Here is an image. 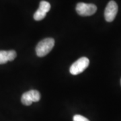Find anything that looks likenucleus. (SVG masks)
Instances as JSON below:
<instances>
[{
  "label": "nucleus",
  "mask_w": 121,
  "mask_h": 121,
  "mask_svg": "<svg viewBox=\"0 0 121 121\" xmlns=\"http://www.w3.org/2000/svg\"><path fill=\"white\" fill-rule=\"evenodd\" d=\"M55 45V40L51 38L43 39L40 42H39L36 47V52L37 56L42 57L44 56L51 51L52 48Z\"/></svg>",
  "instance_id": "f257e3e1"
},
{
  "label": "nucleus",
  "mask_w": 121,
  "mask_h": 121,
  "mask_svg": "<svg viewBox=\"0 0 121 121\" xmlns=\"http://www.w3.org/2000/svg\"><path fill=\"white\" fill-rule=\"evenodd\" d=\"M89 64H90V60L87 57L83 56L82 58L79 59L78 60H76L71 66L69 71L71 74L76 75L82 73L85 69H87V67L89 66Z\"/></svg>",
  "instance_id": "f03ea898"
},
{
  "label": "nucleus",
  "mask_w": 121,
  "mask_h": 121,
  "mask_svg": "<svg viewBox=\"0 0 121 121\" xmlns=\"http://www.w3.org/2000/svg\"><path fill=\"white\" fill-rule=\"evenodd\" d=\"M76 11L82 16H90L95 13L97 7L92 4L78 3L76 5Z\"/></svg>",
  "instance_id": "7ed1b4c3"
},
{
  "label": "nucleus",
  "mask_w": 121,
  "mask_h": 121,
  "mask_svg": "<svg viewBox=\"0 0 121 121\" xmlns=\"http://www.w3.org/2000/svg\"><path fill=\"white\" fill-rule=\"evenodd\" d=\"M40 99V94L37 90H30L24 93L21 98V101L25 106H30L32 102H39Z\"/></svg>",
  "instance_id": "20e7f679"
},
{
  "label": "nucleus",
  "mask_w": 121,
  "mask_h": 121,
  "mask_svg": "<svg viewBox=\"0 0 121 121\" xmlns=\"http://www.w3.org/2000/svg\"><path fill=\"white\" fill-rule=\"evenodd\" d=\"M118 12V5L114 1H110L104 11V17L106 20L108 22H112L117 16Z\"/></svg>",
  "instance_id": "39448f33"
},
{
  "label": "nucleus",
  "mask_w": 121,
  "mask_h": 121,
  "mask_svg": "<svg viewBox=\"0 0 121 121\" xmlns=\"http://www.w3.org/2000/svg\"><path fill=\"white\" fill-rule=\"evenodd\" d=\"M17 54L15 51H0V65L5 64L8 61H12L15 59Z\"/></svg>",
  "instance_id": "423d86ee"
},
{
  "label": "nucleus",
  "mask_w": 121,
  "mask_h": 121,
  "mask_svg": "<svg viewBox=\"0 0 121 121\" xmlns=\"http://www.w3.org/2000/svg\"><path fill=\"white\" fill-rule=\"evenodd\" d=\"M46 15H47L46 12H44V11L39 8L36 11V12L34 13V16L33 17H34V19H35V20L40 21V20H42L43 18H44L45 16H46Z\"/></svg>",
  "instance_id": "0eeeda50"
},
{
  "label": "nucleus",
  "mask_w": 121,
  "mask_h": 121,
  "mask_svg": "<svg viewBox=\"0 0 121 121\" xmlns=\"http://www.w3.org/2000/svg\"><path fill=\"white\" fill-rule=\"evenodd\" d=\"M39 9L47 13L51 9V4L46 1H41L39 5Z\"/></svg>",
  "instance_id": "6e6552de"
},
{
  "label": "nucleus",
  "mask_w": 121,
  "mask_h": 121,
  "mask_svg": "<svg viewBox=\"0 0 121 121\" xmlns=\"http://www.w3.org/2000/svg\"><path fill=\"white\" fill-rule=\"evenodd\" d=\"M73 120V121H90L87 118L83 117L82 115H79V114L75 115Z\"/></svg>",
  "instance_id": "1a4fd4ad"
},
{
  "label": "nucleus",
  "mask_w": 121,
  "mask_h": 121,
  "mask_svg": "<svg viewBox=\"0 0 121 121\" xmlns=\"http://www.w3.org/2000/svg\"></svg>",
  "instance_id": "9d476101"
}]
</instances>
